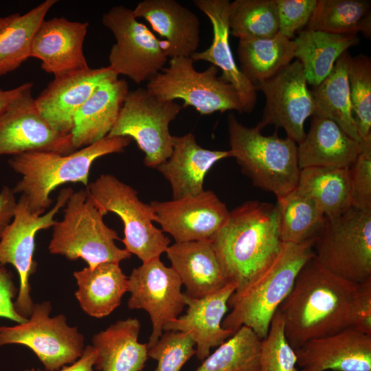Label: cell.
Listing matches in <instances>:
<instances>
[{"instance_id": "cell-1", "label": "cell", "mask_w": 371, "mask_h": 371, "mask_svg": "<svg viewBox=\"0 0 371 371\" xmlns=\"http://www.w3.org/2000/svg\"><path fill=\"white\" fill-rule=\"evenodd\" d=\"M359 290V284L337 276L311 258L278 310L291 347L296 350L311 339L352 327Z\"/></svg>"}, {"instance_id": "cell-2", "label": "cell", "mask_w": 371, "mask_h": 371, "mask_svg": "<svg viewBox=\"0 0 371 371\" xmlns=\"http://www.w3.org/2000/svg\"><path fill=\"white\" fill-rule=\"evenodd\" d=\"M228 283L245 288L278 254L282 241L276 205L245 201L211 238Z\"/></svg>"}, {"instance_id": "cell-3", "label": "cell", "mask_w": 371, "mask_h": 371, "mask_svg": "<svg viewBox=\"0 0 371 371\" xmlns=\"http://www.w3.org/2000/svg\"><path fill=\"white\" fill-rule=\"evenodd\" d=\"M315 240L300 244L282 243L269 265L245 288L230 296L228 307L232 311L223 319L222 327L235 333L245 326L260 339H264L300 270L314 256Z\"/></svg>"}, {"instance_id": "cell-4", "label": "cell", "mask_w": 371, "mask_h": 371, "mask_svg": "<svg viewBox=\"0 0 371 371\" xmlns=\"http://www.w3.org/2000/svg\"><path fill=\"white\" fill-rule=\"evenodd\" d=\"M131 142L128 137H105L69 155L48 151H30L12 155L8 164L21 175L12 189L27 199L32 212L43 214L52 200L50 193L67 183L89 184L91 167L97 159L120 153Z\"/></svg>"}, {"instance_id": "cell-5", "label": "cell", "mask_w": 371, "mask_h": 371, "mask_svg": "<svg viewBox=\"0 0 371 371\" xmlns=\"http://www.w3.org/2000/svg\"><path fill=\"white\" fill-rule=\"evenodd\" d=\"M228 131L230 156L254 186L276 198L296 188L301 170L293 140L279 137L276 131L264 135L256 126H244L232 113L228 115Z\"/></svg>"}, {"instance_id": "cell-6", "label": "cell", "mask_w": 371, "mask_h": 371, "mask_svg": "<svg viewBox=\"0 0 371 371\" xmlns=\"http://www.w3.org/2000/svg\"><path fill=\"white\" fill-rule=\"evenodd\" d=\"M104 216L86 189L74 192L65 205L63 218L53 226L49 251L69 260L82 258L90 268L130 258L131 253L116 245L115 241L121 239L105 224Z\"/></svg>"}, {"instance_id": "cell-7", "label": "cell", "mask_w": 371, "mask_h": 371, "mask_svg": "<svg viewBox=\"0 0 371 371\" xmlns=\"http://www.w3.org/2000/svg\"><path fill=\"white\" fill-rule=\"evenodd\" d=\"M86 190L101 212L115 213L122 221L124 237L121 240L126 251L142 263L166 252L170 240L155 226L153 207L139 199L136 190L111 174L100 175Z\"/></svg>"}, {"instance_id": "cell-8", "label": "cell", "mask_w": 371, "mask_h": 371, "mask_svg": "<svg viewBox=\"0 0 371 371\" xmlns=\"http://www.w3.org/2000/svg\"><path fill=\"white\" fill-rule=\"evenodd\" d=\"M190 57L170 58L168 65L148 81L146 89L161 100L183 101L182 107L190 106L201 115L216 111L244 113L235 88L218 76V69L211 65L197 71Z\"/></svg>"}, {"instance_id": "cell-9", "label": "cell", "mask_w": 371, "mask_h": 371, "mask_svg": "<svg viewBox=\"0 0 371 371\" xmlns=\"http://www.w3.org/2000/svg\"><path fill=\"white\" fill-rule=\"evenodd\" d=\"M313 251L318 262L338 277L356 284L371 279V211L352 207L327 218Z\"/></svg>"}, {"instance_id": "cell-10", "label": "cell", "mask_w": 371, "mask_h": 371, "mask_svg": "<svg viewBox=\"0 0 371 371\" xmlns=\"http://www.w3.org/2000/svg\"><path fill=\"white\" fill-rule=\"evenodd\" d=\"M175 100H161L146 88L128 91L118 117L108 137L133 139L145 157L144 164L156 168L170 155L172 135L169 125L181 110Z\"/></svg>"}, {"instance_id": "cell-11", "label": "cell", "mask_w": 371, "mask_h": 371, "mask_svg": "<svg viewBox=\"0 0 371 371\" xmlns=\"http://www.w3.org/2000/svg\"><path fill=\"white\" fill-rule=\"evenodd\" d=\"M102 23L115 38L109 55V67L137 84L149 80L168 62L166 43L139 22L133 10L115 5L102 16Z\"/></svg>"}, {"instance_id": "cell-12", "label": "cell", "mask_w": 371, "mask_h": 371, "mask_svg": "<svg viewBox=\"0 0 371 371\" xmlns=\"http://www.w3.org/2000/svg\"><path fill=\"white\" fill-rule=\"evenodd\" d=\"M73 192L70 187L61 190L54 207L41 215L31 212L27 199L21 195L17 201L13 218L0 238V266L10 264L18 273L19 290L14 306L23 318L30 317L34 306L29 280L37 267L36 262L33 260L36 234L54 225L56 222L54 216L65 207Z\"/></svg>"}, {"instance_id": "cell-13", "label": "cell", "mask_w": 371, "mask_h": 371, "mask_svg": "<svg viewBox=\"0 0 371 371\" xmlns=\"http://www.w3.org/2000/svg\"><path fill=\"white\" fill-rule=\"evenodd\" d=\"M51 311L49 302L38 303L25 322L1 326L0 346L14 344L28 347L47 371L58 370L77 361L85 348L83 335L67 324L64 315L51 317Z\"/></svg>"}, {"instance_id": "cell-14", "label": "cell", "mask_w": 371, "mask_h": 371, "mask_svg": "<svg viewBox=\"0 0 371 371\" xmlns=\"http://www.w3.org/2000/svg\"><path fill=\"white\" fill-rule=\"evenodd\" d=\"M33 83L0 114V156L30 151L69 155L77 150L71 134L56 131L40 114L32 96Z\"/></svg>"}, {"instance_id": "cell-15", "label": "cell", "mask_w": 371, "mask_h": 371, "mask_svg": "<svg viewBox=\"0 0 371 371\" xmlns=\"http://www.w3.org/2000/svg\"><path fill=\"white\" fill-rule=\"evenodd\" d=\"M182 282L175 271L159 258L134 268L128 278L130 309H144L150 315L152 332L148 348L153 347L163 334L164 327L177 318L186 303Z\"/></svg>"}, {"instance_id": "cell-16", "label": "cell", "mask_w": 371, "mask_h": 371, "mask_svg": "<svg viewBox=\"0 0 371 371\" xmlns=\"http://www.w3.org/2000/svg\"><path fill=\"white\" fill-rule=\"evenodd\" d=\"M302 65L296 60L256 87L265 96L262 117L256 126L282 127L296 144L306 136L304 122L314 113L313 100Z\"/></svg>"}, {"instance_id": "cell-17", "label": "cell", "mask_w": 371, "mask_h": 371, "mask_svg": "<svg viewBox=\"0 0 371 371\" xmlns=\"http://www.w3.org/2000/svg\"><path fill=\"white\" fill-rule=\"evenodd\" d=\"M155 222L176 243L211 240L226 223L227 205L212 190L180 199L152 201Z\"/></svg>"}, {"instance_id": "cell-18", "label": "cell", "mask_w": 371, "mask_h": 371, "mask_svg": "<svg viewBox=\"0 0 371 371\" xmlns=\"http://www.w3.org/2000/svg\"><path fill=\"white\" fill-rule=\"evenodd\" d=\"M118 76L109 66L90 68L54 76L35 98L41 116L58 133H71L74 117L94 90Z\"/></svg>"}, {"instance_id": "cell-19", "label": "cell", "mask_w": 371, "mask_h": 371, "mask_svg": "<svg viewBox=\"0 0 371 371\" xmlns=\"http://www.w3.org/2000/svg\"><path fill=\"white\" fill-rule=\"evenodd\" d=\"M300 371H371V335L348 327L295 350Z\"/></svg>"}, {"instance_id": "cell-20", "label": "cell", "mask_w": 371, "mask_h": 371, "mask_svg": "<svg viewBox=\"0 0 371 371\" xmlns=\"http://www.w3.org/2000/svg\"><path fill=\"white\" fill-rule=\"evenodd\" d=\"M88 26L63 16L44 19L33 37L30 58L39 59L41 68L54 76L88 69L83 52Z\"/></svg>"}, {"instance_id": "cell-21", "label": "cell", "mask_w": 371, "mask_h": 371, "mask_svg": "<svg viewBox=\"0 0 371 371\" xmlns=\"http://www.w3.org/2000/svg\"><path fill=\"white\" fill-rule=\"evenodd\" d=\"M233 284L228 283L218 291L201 298H194L183 293L186 313L168 323L165 331L187 333L194 340L196 356L205 359L212 348L218 347L234 335L222 327V322L228 310V301L235 291Z\"/></svg>"}, {"instance_id": "cell-22", "label": "cell", "mask_w": 371, "mask_h": 371, "mask_svg": "<svg viewBox=\"0 0 371 371\" xmlns=\"http://www.w3.org/2000/svg\"><path fill=\"white\" fill-rule=\"evenodd\" d=\"M193 4L204 13L211 22L213 39L204 51L196 52L191 56L194 60L212 63L222 71L221 78L236 90L244 113H251L257 101L256 89L237 66L229 44L228 0H194Z\"/></svg>"}, {"instance_id": "cell-23", "label": "cell", "mask_w": 371, "mask_h": 371, "mask_svg": "<svg viewBox=\"0 0 371 371\" xmlns=\"http://www.w3.org/2000/svg\"><path fill=\"white\" fill-rule=\"evenodd\" d=\"M170 157L156 169L170 183L172 199H180L202 192L206 174L219 160L231 157L229 150L203 148L192 133L172 136Z\"/></svg>"}, {"instance_id": "cell-24", "label": "cell", "mask_w": 371, "mask_h": 371, "mask_svg": "<svg viewBox=\"0 0 371 371\" xmlns=\"http://www.w3.org/2000/svg\"><path fill=\"white\" fill-rule=\"evenodd\" d=\"M135 16L145 19L166 43L170 58L191 57L200 42L198 16L175 0H144L133 10Z\"/></svg>"}, {"instance_id": "cell-25", "label": "cell", "mask_w": 371, "mask_h": 371, "mask_svg": "<svg viewBox=\"0 0 371 371\" xmlns=\"http://www.w3.org/2000/svg\"><path fill=\"white\" fill-rule=\"evenodd\" d=\"M166 253L188 296L203 297L228 284L210 240L175 242Z\"/></svg>"}, {"instance_id": "cell-26", "label": "cell", "mask_w": 371, "mask_h": 371, "mask_svg": "<svg viewBox=\"0 0 371 371\" xmlns=\"http://www.w3.org/2000/svg\"><path fill=\"white\" fill-rule=\"evenodd\" d=\"M128 91V82L118 77L106 80L97 87L74 117L71 134L76 150L109 135Z\"/></svg>"}, {"instance_id": "cell-27", "label": "cell", "mask_w": 371, "mask_h": 371, "mask_svg": "<svg viewBox=\"0 0 371 371\" xmlns=\"http://www.w3.org/2000/svg\"><path fill=\"white\" fill-rule=\"evenodd\" d=\"M361 148L360 142L349 136L333 120L313 115L311 127L297 146L301 169L311 167L350 168Z\"/></svg>"}, {"instance_id": "cell-28", "label": "cell", "mask_w": 371, "mask_h": 371, "mask_svg": "<svg viewBox=\"0 0 371 371\" xmlns=\"http://www.w3.org/2000/svg\"><path fill=\"white\" fill-rule=\"evenodd\" d=\"M141 324L128 317L112 324L92 339L99 371H142L148 359L147 344L138 341Z\"/></svg>"}, {"instance_id": "cell-29", "label": "cell", "mask_w": 371, "mask_h": 371, "mask_svg": "<svg viewBox=\"0 0 371 371\" xmlns=\"http://www.w3.org/2000/svg\"><path fill=\"white\" fill-rule=\"evenodd\" d=\"M78 289L75 296L89 315L102 318L109 315L128 291V277L119 263L103 262L74 272Z\"/></svg>"}, {"instance_id": "cell-30", "label": "cell", "mask_w": 371, "mask_h": 371, "mask_svg": "<svg viewBox=\"0 0 371 371\" xmlns=\"http://www.w3.org/2000/svg\"><path fill=\"white\" fill-rule=\"evenodd\" d=\"M295 58L302 65L307 82L320 84L331 72L338 58L357 45V34H335L318 30L300 31L294 40Z\"/></svg>"}, {"instance_id": "cell-31", "label": "cell", "mask_w": 371, "mask_h": 371, "mask_svg": "<svg viewBox=\"0 0 371 371\" xmlns=\"http://www.w3.org/2000/svg\"><path fill=\"white\" fill-rule=\"evenodd\" d=\"M57 0H45L27 12L0 17V76L18 69L30 58L33 37Z\"/></svg>"}, {"instance_id": "cell-32", "label": "cell", "mask_w": 371, "mask_h": 371, "mask_svg": "<svg viewBox=\"0 0 371 371\" xmlns=\"http://www.w3.org/2000/svg\"><path fill=\"white\" fill-rule=\"evenodd\" d=\"M295 49V41L280 32L271 38L239 40V69L256 87L290 64Z\"/></svg>"}, {"instance_id": "cell-33", "label": "cell", "mask_w": 371, "mask_h": 371, "mask_svg": "<svg viewBox=\"0 0 371 371\" xmlns=\"http://www.w3.org/2000/svg\"><path fill=\"white\" fill-rule=\"evenodd\" d=\"M349 53L337 60L329 75L311 91L314 104L313 115L330 119L349 136L360 142L354 119L348 80Z\"/></svg>"}, {"instance_id": "cell-34", "label": "cell", "mask_w": 371, "mask_h": 371, "mask_svg": "<svg viewBox=\"0 0 371 371\" xmlns=\"http://www.w3.org/2000/svg\"><path fill=\"white\" fill-rule=\"evenodd\" d=\"M296 188L309 196L327 218L337 217L352 207L349 168L301 169Z\"/></svg>"}, {"instance_id": "cell-35", "label": "cell", "mask_w": 371, "mask_h": 371, "mask_svg": "<svg viewBox=\"0 0 371 371\" xmlns=\"http://www.w3.org/2000/svg\"><path fill=\"white\" fill-rule=\"evenodd\" d=\"M275 205L282 243L300 244L315 239L327 219L314 201L297 188L277 197Z\"/></svg>"}, {"instance_id": "cell-36", "label": "cell", "mask_w": 371, "mask_h": 371, "mask_svg": "<svg viewBox=\"0 0 371 371\" xmlns=\"http://www.w3.org/2000/svg\"><path fill=\"white\" fill-rule=\"evenodd\" d=\"M308 29L335 34L362 33L371 37V1L317 0Z\"/></svg>"}, {"instance_id": "cell-37", "label": "cell", "mask_w": 371, "mask_h": 371, "mask_svg": "<svg viewBox=\"0 0 371 371\" xmlns=\"http://www.w3.org/2000/svg\"><path fill=\"white\" fill-rule=\"evenodd\" d=\"M261 339L243 326L209 355L194 371H260Z\"/></svg>"}, {"instance_id": "cell-38", "label": "cell", "mask_w": 371, "mask_h": 371, "mask_svg": "<svg viewBox=\"0 0 371 371\" xmlns=\"http://www.w3.org/2000/svg\"><path fill=\"white\" fill-rule=\"evenodd\" d=\"M229 25L239 40L271 38L279 32L276 0H235L230 2Z\"/></svg>"}, {"instance_id": "cell-39", "label": "cell", "mask_w": 371, "mask_h": 371, "mask_svg": "<svg viewBox=\"0 0 371 371\" xmlns=\"http://www.w3.org/2000/svg\"><path fill=\"white\" fill-rule=\"evenodd\" d=\"M347 71L352 113L361 140L371 135L370 58L350 55Z\"/></svg>"}, {"instance_id": "cell-40", "label": "cell", "mask_w": 371, "mask_h": 371, "mask_svg": "<svg viewBox=\"0 0 371 371\" xmlns=\"http://www.w3.org/2000/svg\"><path fill=\"white\" fill-rule=\"evenodd\" d=\"M297 365L295 350L285 336L284 320L277 311L267 336L261 339L260 371H300Z\"/></svg>"}, {"instance_id": "cell-41", "label": "cell", "mask_w": 371, "mask_h": 371, "mask_svg": "<svg viewBox=\"0 0 371 371\" xmlns=\"http://www.w3.org/2000/svg\"><path fill=\"white\" fill-rule=\"evenodd\" d=\"M195 343L187 333L166 331L158 341L148 348V355L157 361L155 371H180L196 353Z\"/></svg>"}, {"instance_id": "cell-42", "label": "cell", "mask_w": 371, "mask_h": 371, "mask_svg": "<svg viewBox=\"0 0 371 371\" xmlns=\"http://www.w3.org/2000/svg\"><path fill=\"white\" fill-rule=\"evenodd\" d=\"M358 156L349 168L352 207L371 211V135L360 141Z\"/></svg>"}, {"instance_id": "cell-43", "label": "cell", "mask_w": 371, "mask_h": 371, "mask_svg": "<svg viewBox=\"0 0 371 371\" xmlns=\"http://www.w3.org/2000/svg\"><path fill=\"white\" fill-rule=\"evenodd\" d=\"M279 32L291 39L296 32L308 24L317 0H276Z\"/></svg>"}, {"instance_id": "cell-44", "label": "cell", "mask_w": 371, "mask_h": 371, "mask_svg": "<svg viewBox=\"0 0 371 371\" xmlns=\"http://www.w3.org/2000/svg\"><path fill=\"white\" fill-rule=\"evenodd\" d=\"M17 292L11 271L0 266V317L22 324L27 319L20 316L14 308L13 299Z\"/></svg>"}, {"instance_id": "cell-45", "label": "cell", "mask_w": 371, "mask_h": 371, "mask_svg": "<svg viewBox=\"0 0 371 371\" xmlns=\"http://www.w3.org/2000/svg\"><path fill=\"white\" fill-rule=\"evenodd\" d=\"M352 328L371 335V279L359 284Z\"/></svg>"}, {"instance_id": "cell-46", "label": "cell", "mask_w": 371, "mask_h": 371, "mask_svg": "<svg viewBox=\"0 0 371 371\" xmlns=\"http://www.w3.org/2000/svg\"><path fill=\"white\" fill-rule=\"evenodd\" d=\"M14 194L8 186H3L0 191V238L14 216L17 203Z\"/></svg>"}, {"instance_id": "cell-47", "label": "cell", "mask_w": 371, "mask_h": 371, "mask_svg": "<svg viewBox=\"0 0 371 371\" xmlns=\"http://www.w3.org/2000/svg\"><path fill=\"white\" fill-rule=\"evenodd\" d=\"M97 359V352L93 346H87L82 353L81 357L69 366H63L57 371H93V367ZM25 371H41L34 369L25 370Z\"/></svg>"}, {"instance_id": "cell-48", "label": "cell", "mask_w": 371, "mask_h": 371, "mask_svg": "<svg viewBox=\"0 0 371 371\" xmlns=\"http://www.w3.org/2000/svg\"><path fill=\"white\" fill-rule=\"evenodd\" d=\"M28 82H25L14 89L9 90L0 89V114L2 113L9 104L27 87Z\"/></svg>"}]
</instances>
